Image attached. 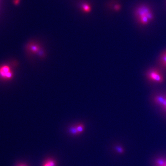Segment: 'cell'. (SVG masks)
<instances>
[{
    "label": "cell",
    "mask_w": 166,
    "mask_h": 166,
    "mask_svg": "<svg viewBox=\"0 0 166 166\" xmlns=\"http://www.w3.org/2000/svg\"><path fill=\"white\" fill-rule=\"evenodd\" d=\"M133 16L136 22L141 26H147L154 21L155 16L152 8L146 3H141L135 7Z\"/></svg>",
    "instance_id": "6da1fadb"
},
{
    "label": "cell",
    "mask_w": 166,
    "mask_h": 166,
    "mask_svg": "<svg viewBox=\"0 0 166 166\" xmlns=\"http://www.w3.org/2000/svg\"><path fill=\"white\" fill-rule=\"evenodd\" d=\"M146 77L149 81L154 83L161 84L164 81V77L162 72L156 68L148 70L146 73Z\"/></svg>",
    "instance_id": "7a4b0ae2"
},
{
    "label": "cell",
    "mask_w": 166,
    "mask_h": 166,
    "mask_svg": "<svg viewBox=\"0 0 166 166\" xmlns=\"http://www.w3.org/2000/svg\"><path fill=\"white\" fill-rule=\"evenodd\" d=\"M14 73L12 67L8 64L0 66V79L2 81H10L13 79Z\"/></svg>",
    "instance_id": "3957f363"
},
{
    "label": "cell",
    "mask_w": 166,
    "mask_h": 166,
    "mask_svg": "<svg viewBox=\"0 0 166 166\" xmlns=\"http://www.w3.org/2000/svg\"><path fill=\"white\" fill-rule=\"evenodd\" d=\"M154 103L162 107L163 110L166 108V95L162 94H158L155 95L154 97Z\"/></svg>",
    "instance_id": "277c9868"
},
{
    "label": "cell",
    "mask_w": 166,
    "mask_h": 166,
    "mask_svg": "<svg viewBox=\"0 0 166 166\" xmlns=\"http://www.w3.org/2000/svg\"><path fill=\"white\" fill-rule=\"evenodd\" d=\"M40 47L39 45L36 44L35 43L30 42L27 44V50L30 51L29 52L32 54H37L40 50Z\"/></svg>",
    "instance_id": "5b68a950"
},
{
    "label": "cell",
    "mask_w": 166,
    "mask_h": 166,
    "mask_svg": "<svg viewBox=\"0 0 166 166\" xmlns=\"http://www.w3.org/2000/svg\"><path fill=\"white\" fill-rule=\"evenodd\" d=\"M158 63L161 67L166 69V50L160 55L158 59Z\"/></svg>",
    "instance_id": "8992f818"
},
{
    "label": "cell",
    "mask_w": 166,
    "mask_h": 166,
    "mask_svg": "<svg viewBox=\"0 0 166 166\" xmlns=\"http://www.w3.org/2000/svg\"><path fill=\"white\" fill-rule=\"evenodd\" d=\"M81 11L85 13H89L91 11V7L88 3L84 2L81 4Z\"/></svg>",
    "instance_id": "52a82bcc"
},
{
    "label": "cell",
    "mask_w": 166,
    "mask_h": 166,
    "mask_svg": "<svg viewBox=\"0 0 166 166\" xmlns=\"http://www.w3.org/2000/svg\"><path fill=\"white\" fill-rule=\"evenodd\" d=\"M76 125V128H77V131L79 134L82 133L85 130V126L83 124L79 123Z\"/></svg>",
    "instance_id": "ba28073f"
},
{
    "label": "cell",
    "mask_w": 166,
    "mask_h": 166,
    "mask_svg": "<svg viewBox=\"0 0 166 166\" xmlns=\"http://www.w3.org/2000/svg\"><path fill=\"white\" fill-rule=\"evenodd\" d=\"M69 130L70 133L73 135L76 136L78 135H79L78 132V131H77L76 125H74V126L70 127V128H69Z\"/></svg>",
    "instance_id": "9c48e42d"
},
{
    "label": "cell",
    "mask_w": 166,
    "mask_h": 166,
    "mask_svg": "<svg viewBox=\"0 0 166 166\" xmlns=\"http://www.w3.org/2000/svg\"><path fill=\"white\" fill-rule=\"evenodd\" d=\"M45 162L49 164L50 166H56V163L55 162V160L52 159H48L46 160Z\"/></svg>",
    "instance_id": "30bf717a"
},
{
    "label": "cell",
    "mask_w": 166,
    "mask_h": 166,
    "mask_svg": "<svg viewBox=\"0 0 166 166\" xmlns=\"http://www.w3.org/2000/svg\"><path fill=\"white\" fill-rule=\"evenodd\" d=\"M122 9V6L120 4H116V5H114L113 7V9L116 12H118Z\"/></svg>",
    "instance_id": "8fae6325"
},
{
    "label": "cell",
    "mask_w": 166,
    "mask_h": 166,
    "mask_svg": "<svg viewBox=\"0 0 166 166\" xmlns=\"http://www.w3.org/2000/svg\"><path fill=\"white\" fill-rule=\"evenodd\" d=\"M158 165L159 166H166V161L159 160L158 162Z\"/></svg>",
    "instance_id": "7c38bea8"
},
{
    "label": "cell",
    "mask_w": 166,
    "mask_h": 166,
    "mask_svg": "<svg viewBox=\"0 0 166 166\" xmlns=\"http://www.w3.org/2000/svg\"><path fill=\"white\" fill-rule=\"evenodd\" d=\"M37 54H38V55H39V56L40 57V58H43V57H44V54L43 53V51L40 50L39 51V52H38Z\"/></svg>",
    "instance_id": "4fadbf2b"
},
{
    "label": "cell",
    "mask_w": 166,
    "mask_h": 166,
    "mask_svg": "<svg viewBox=\"0 0 166 166\" xmlns=\"http://www.w3.org/2000/svg\"><path fill=\"white\" fill-rule=\"evenodd\" d=\"M116 149H117V151L118 152H119V153H122L123 152L124 150H123V149L121 148V147H117L116 148Z\"/></svg>",
    "instance_id": "5bb4252c"
},
{
    "label": "cell",
    "mask_w": 166,
    "mask_h": 166,
    "mask_svg": "<svg viewBox=\"0 0 166 166\" xmlns=\"http://www.w3.org/2000/svg\"><path fill=\"white\" fill-rule=\"evenodd\" d=\"M20 0H14V3L15 4H18L20 3Z\"/></svg>",
    "instance_id": "9a60e30c"
},
{
    "label": "cell",
    "mask_w": 166,
    "mask_h": 166,
    "mask_svg": "<svg viewBox=\"0 0 166 166\" xmlns=\"http://www.w3.org/2000/svg\"><path fill=\"white\" fill-rule=\"evenodd\" d=\"M43 166H50L49 164H48L46 162H44V163L43 164Z\"/></svg>",
    "instance_id": "2e32d148"
},
{
    "label": "cell",
    "mask_w": 166,
    "mask_h": 166,
    "mask_svg": "<svg viewBox=\"0 0 166 166\" xmlns=\"http://www.w3.org/2000/svg\"><path fill=\"white\" fill-rule=\"evenodd\" d=\"M18 166H27V165H24V164H20V165H18Z\"/></svg>",
    "instance_id": "e0dca14e"
},
{
    "label": "cell",
    "mask_w": 166,
    "mask_h": 166,
    "mask_svg": "<svg viewBox=\"0 0 166 166\" xmlns=\"http://www.w3.org/2000/svg\"><path fill=\"white\" fill-rule=\"evenodd\" d=\"M165 111H166V108H165Z\"/></svg>",
    "instance_id": "ac0fdd59"
}]
</instances>
